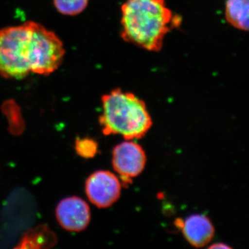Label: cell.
I'll return each instance as SVG.
<instances>
[{
    "label": "cell",
    "mask_w": 249,
    "mask_h": 249,
    "mask_svg": "<svg viewBox=\"0 0 249 249\" xmlns=\"http://www.w3.org/2000/svg\"><path fill=\"white\" fill-rule=\"evenodd\" d=\"M181 22L165 0H125L121 6V37L148 52H160L165 36Z\"/></svg>",
    "instance_id": "cell-1"
},
{
    "label": "cell",
    "mask_w": 249,
    "mask_h": 249,
    "mask_svg": "<svg viewBox=\"0 0 249 249\" xmlns=\"http://www.w3.org/2000/svg\"><path fill=\"white\" fill-rule=\"evenodd\" d=\"M100 125L106 135L119 134L125 140L142 139L152 120L145 103L133 93L114 89L103 95Z\"/></svg>",
    "instance_id": "cell-2"
},
{
    "label": "cell",
    "mask_w": 249,
    "mask_h": 249,
    "mask_svg": "<svg viewBox=\"0 0 249 249\" xmlns=\"http://www.w3.org/2000/svg\"><path fill=\"white\" fill-rule=\"evenodd\" d=\"M30 21L0 29V76L20 80L31 73Z\"/></svg>",
    "instance_id": "cell-3"
},
{
    "label": "cell",
    "mask_w": 249,
    "mask_h": 249,
    "mask_svg": "<svg viewBox=\"0 0 249 249\" xmlns=\"http://www.w3.org/2000/svg\"><path fill=\"white\" fill-rule=\"evenodd\" d=\"M33 41L31 73L49 76L62 65L65 49L61 40L53 31L31 21Z\"/></svg>",
    "instance_id": "cell-4"
},
{
    "label": "cell",
    "mask_w": 249,
    "mask_h": 249,
    "mask_svg": "<svg viewBox=\"0 0 249 249\" xmlns=\"http://www.w3.org/2000/svg\"><path fill=\"white\" fill-rule=\"evenodd\" d=\"M147 157L142 147L132 140H126L114 147L111 163L123 185L127 186L145 169Z\"/></svg>",
    "instance_id": "cell-5"
},
{
    "label": "cell",
    "mask_w": 249,
    "mask_h": 249,
    "mask_svg": "<svg viewBox=\"0 0 249 249\" xmlns=\"http://www.w3.org/2000/svg\"><path fill=\"white\" fill-rule=\"evenodd\" d=\"M121 182L115 174L98 170L90 175L85 181V193L91 204L106 209L120 198Z\"/></svg>",
    "instance_id": "cell-6"
},
{
    "label": "cell",
    "mask_w": 249,
    "mask_h": 249,
    "mask_svg": "<svg viewBox=\"0 0 249 249\" xmlns=\"http://www.w3.org/2000/svg\"><path fill=\"white\" fill-rule=\"evenodd\" d=\"M55 217L60 227L70 232L85 230L91 220L89 205L78 196L65 198L55 209Z\"/></svg>",
    "instance_id": "cell-7"
},
{
    "label": "cell",
    "mask_w": 249,
    "mask_h": 249,
    "mask_svg": "<svg viewBox=\"0 0 249 249\" xmlns=\"http://www.w3.org/2000/svg\"><path fill=\"white\" fill-rule=\"evenodd\" d=\"M186 240L193 247L201 248L209 245L214 235L213 224L207 216L193 214L185 220L178 222Z\"/></svg>",
    "instance_id": "cell-8"
},
{
    "label": "cell",
    "mask_w": 249,
    "mask_h": 249,
    "mask_svg": "<svg viewBox=\"0 0 249 249\" xmlns=\"http://www.w3.org/2000/svg\"><path fill=\"white\" fill-rule=\"evenodd\" d=\"M249 0H227L225 18L232 27L242 31L249 28Z\"/></svg>",
    "instance_id": "cell-9"
},
{
    "label": "cell",
    "mask_w": 249,
    "mask_h": 249,
    "mask_svg": "<svg viewBox=\"0 0 249 249\" xmlns=\"http://www.w3.org/2000/svg\"><path fill=\"white\" fill-rule=\"evenodd\" d=\"M55 9L64 16H77L88 7L89 0H53Z\"/></svg>",
    "instance_id": "cell-10"
},
{
    "label": "cell",
    "mask_w": 249,
    "mask_h": 249,
    "mask_svg": "<svg viewBox=\"0 0 249 249\" xmlns=\"http://www.w3.org/2000/svg\"><path fill=\"white\" fill-rule=\"evenodd\" d=\"M98 145L94 139L91 138H78L75 142V150L77 155L85 159L94 157L98 152Z\"/></svg>",
    "instance_id": "cell-11"
},
{
    "label": "cell",
    "mask_w": 249,
    "mask_h": 249,
    "mask_svg": "<svg viewBox=\"0 0 249 249\" xmlns=\"http://www.w3.org/2000/svg\"><path fill=\"white\" fill-rule=\"evenodd\" d=\"M210 248L211 249H218V248H222V249H229L231 248L229 246L225 245V244L222 243H218L217 245H213L212 246H210Z\"/></svg>",
    "instance_id": "cell-12"
}]
</instances>
